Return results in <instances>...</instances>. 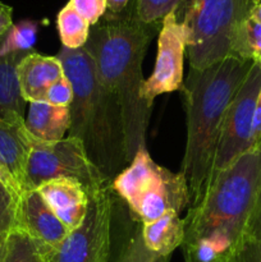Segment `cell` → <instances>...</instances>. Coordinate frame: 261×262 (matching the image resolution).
I'll return each mask as SVG.
<instances>
[{"label":"cell","instance_id":"2e32d148","mask_svg":"<svg viewBox=\"0 0 261 262\" xmlns=\"http://www.w3.org/2000/svg\"><path fill=\"white\" fill-rule=\"evenodd\" d=\"M142 239L148 251L158 256L170 257L184 241V219L179 212L169 211L158 220L141 225Z\"/></svg>","mask_w":261,"mask_h":262},{"label":"cell","instance_id":"3957f363","mask_svg":"<svg viewBox=\"0 0 261 262\" xmlns=\"http://www.w3.org/2000/svg\"><path fill=\"white\" fill-rule=\"evenodd\" d=\"M252 66L229 56L202 71L189 68L183 81L187 141L181 174L189 192V207L196 206L206 191L225 113Z\"/></svg>","mask_w":261,"mask_h":262},{"label":"cell","instance_id":"5b68a950","mask_svg":"<svg viewBox=\"0 0 261 262\" xmlns=\"http://www.w3.org/2000/svg\"><path fill=\"white\" fill-rule=\"evenodd\" d=\"M252 5V0H183L177 17L186 33L189 68L202 71L233 56L234 35Z\"/></svg>","mask_w":261,"mask_h":262},{"label":"cell","instance_id":"9a60e30c","mask_svg":"<svg viewBox=\"0 0 261 262\" xmlns=\"http://www.w3.org/2000/svg\"><path fill=\"white\" fill-rule=\"evenodd\" d=\"M26 127L32 137L44 142H58L71 128L69 107L54 106L45 101L30 102Z\"/></svg>","mask_w":261,"mask_h":262},{"label":"cell","instance_id":"44dd1931","mask_svg":"<svg viewBox=\"0 0 261 262\" xmlns=\"http://www.w3.org/2000/svg\"><path fill=\"white\" fill-rule=\"evenodd\" d=\"M170 257L158 256L147 250L142 239L141 225L136 227L110 255L109 262H169Z\"/></svg>","mask_w":261,"mask_h":262},{"label":"cell","instance_id":"836d02e7","mask_svg":"<svg viewBox=\"0 0 261 262\" xmlns=\"http://www.w3.org/2000/svg\"><path fill=\"white\" fill-rule=\"evenodd\" d=\"M258 2H261V0H252L253 4H256V3H258Z\"/></svg>","mask_w":261,"mask_h":262},{"label":"cell","instance_id":"ba28073f","mask_svg":"<svg viewBox=\"0 0 261 262\" xmlns=\"http://www.w3.org/2000/svg\"><path fill=\"white\" fill-rule=\"evenodd\" d=\"M113 201L110 186L90 196L82 224L42 258L45 262H109L112 255Z\"/></svg>","mask_w":261,"mask_h":262},{"label":"cell","instance_id":"484cf974","mask_svg":"<svg viewBox=\"0 0 261 262\" xmlns=\"http://www.w3.org/2000/svg\"><path fill=\"white\" fill-rule=\"evenodd\" d=\"M44 101L54 106L69 107L73 101V87L64 74L59 81H56L46 92Z\"/></svg>","mask_w":261,"mask_h":262},{"label":"cell","instance_id":"8fae6325","mask_svg":"<svg viewBox=\"0 0 261 262\" xmlns=\"http://www.w3.org/2000/svg\"><path fill=\"white\" fill-rule=\"evenodd\" d=\"M37 246L41 257L59 247L71 230L49 207L38 191H27L19 200V228Z\"/></svg>","mask_w":261,"mask_h":262},{"label":"cell","instance_id":"cb8c5ba5","mask_svg":"<svg viewBox=\"0 0 261 262\" xmlns=\"http://www.w3.org/2000/svg\"><path fill=\"white\" fill-rule=\"evenodd\" d=\"M183 0H136V15L143 23H159L169 13L177 12Z\"/></svg>","mask_w":261,"mask_h":262},{"label":"cell","instance_id":"4fadbf2b","mask_svg":"<svg viewBox=\"0 0 261 262\" xmlns=\"http://www.w3.org/2000/svg\"><path fill=\"white\" fill-rule=\"evenodd\" d=\"M64 76V68L58 56L28 53L17 67L20 95L26 102L44 101L48 90Z\"/></svg>","mask_w":261,"mask_h":262},{"label":"cell","instance_id":"f546056e","mask_svg":"<svg viewBox=\"0 0 261 262\" xmlns=\"http://www.w3.org/2000/svg\"><path fill=\"white\" fill-rule=\"evenodd\" d=\"M13 26V8L0 2V36Z\"/></svg>","mask_w":261,"mask_h":262},{"label":"cell","instance_id":"6da1fadb","mask_svg":"<svg viewBox=\"0 0 261 262\" xmlns=\"http://www.w3.org/2000/svg\"><path fill=\"white\" fill-rule=\"evenodd\" d=\"M161 22L143 23L136 9L127 14H109L92 26L83 46L91 55L102 86L113 95L120 110L125 163L146 147L153 105L142 97V63Z\"/></svg>","mask_w":261,"mask_h":262},{"label":"cell","instance_id":"8992f818","mask_svg":"<svg viewBox=\"0 0 261 262\" xmlns=\"http://www.w3.org/2000/svg\"><path fill=\"white\" fill-rule=\"evenodd\" d=\"M141 224H148L169 211L181 212L191 205L186 181L154 161L147 148H141L110 183Z\"/></svg>","mask_w":261,"mask_h":262},{"label":"cell","instance_id":"1f68e13d","mask_svg":"<svg viewBox=\"0 0 261 262\" xmlns=\"http://www.w3.org/2000/svg\"><path fill=\"white\" fill-rule=\"evenodd\" d=\"M130 0H106L109 14H120L127 9Z\"/></svg>","mask_w":261,"mask_h":262},{"label":"cell","instance_id":"5bb4252c","mask_svg":"<svg viewBox=\"0 0 261 262\" xmlns=\"http://www.w3.org/2000/svg\"><path fill=\"white\" fill-rule=\"evenodd\" d=\"M31 142L32 136L26 127L25 118H4L0 115V164L12 174L22 194L25 193Z\"/></svg>","mask_w":261,"mask_h":262},{"label":"cell","instance_id":"7402d4cb","mask_svg":"<svg viewBox=\"0 0 261 262\" xmlns=\"http://www.w3.org/2000/svg\"><path fill=\"white\" fill-rule=\"evenodd\" d=\"M3 262H40V253L30 235L15 229L8 235Z\"/></svg>","mask_w":261,"mask_h":262},{"label":"cell","instance_id":"d6a6232c","mask_svg":"<svg viewBox=\"0 0 261 262\" xmlns=\"http://www.w3.org/2000/svg\"><path fill=\"white\" fill-rule=\"evenodd\" d=\"M250 17L252 18V19H255L256 22L261 23V2L252 5V8H251L250 10Z\"/></svg>","mask_w":261,"mask_h":262},{"label":"cell","instance_id":"4dcf8cb0","mask_svg":"<svg viewBox=\"0 0 261 262\" xmlns=\"http://www.w3.org/2000/svg\"><path fill=\"white\" fill-rule=\"evenodd\" d=\"M0 182H2L5 187H8L10 191L14 192L17 196H22V191H20L19 186H18V183L15 182V179L13 178L12 174H10L2 164H0Z\"/></svg>","mask_w":261,"mask_h":262},{"label":"cell","instance_id":"d4e9b609","mask_svg":"<svg viewBox=\"0 0 261 262\" xmlns=\"http://www.w3.org/2000/svg\"><path fill=\"white\" fill-rule=\"evenodd\" d=\"M69 4L79 15L89 22V25L95 26L106 14V0H69Z\"/></svg>","mask_w":261,"mask_h":262},{"label":"cell","instance_id":"277c9868","mask_svg":"<svg viewBox=\"0 0 261 262\" xmlns=\"http://www.w3.org/2000/svg\"><path fill=\"white\" fill-rule=\"evenodd\" d=\"M56 56L73 87L69 136L82 141L92 163L112 183L128 165L119 106L102 86L94 60L84 48H61Z\"/></svg>","mask_w":261,"mask_h":262},{"label":"cell","instance_id":"ac0fdd59","mask_svg":"<svg viewBox=\"0 0 261 262\" xmlns=\"http://www.w3.org/2000/svg\"><path fill=\"white\" fill-rule=\"evenodd\" d=\"M56 28L63 48L77 50L86 45L91 26L67 3L56 15Z\"/></svg>","mask_w":261,"mask_h":262},{"label":"cell","instance_id":"603a6c76","mask_svg":"<svg viewBox=\"0 0 261 262\" xmlns=\"http://www.w3.org/2000/svg\"><path fill=\"white\" fill-rule=\"evenodd\" d=\"M19 200L0 182V245H5L8 235L19 228Z\"/></svg>","mask_w":261,"mask_h":262},{"label":"cell","instance_id":"83f0119b","mask_svg":"<svg viewBox=\"0 0 261 262\" xmlns=\"http://www.w3.org/2000/svg\"><path fill=\"white\" fill-rule=\"evenodd\" d=\"M246 238L261 243V189L246 227Z\"/></svg>","mask_w":261,"mask_h":262},{"label":"cell","instance_id":"9c48e42d","mask_svg":"<svg viewBox=\"0 0 261 262\" xmlns=\"http://www.w3.org/2000/svg\"><path fill=\"white\" fill-rule=\"evenodd\" d=\"M260 91L261 64L253 63L225 113L207 186L220 171L253 147V115Z\"/></svg>","mask_w":261,"mask_h":262},{"label":"cell","instance_id":"f1b7e54d","mask_svg":"<svg viewBox=\"0 0 261 262\" xmlns=\"http://www.w3.org/2000/svg\"><path fill=\"white\" fill-rule=\"evenodd\" d=\"M261 143V91L258 94L257 102L255 107V115H253L252 125V146L260 145Z\"/></svg>","mask_w":261,"mask_h":262},{"label":"cell","instance_id":"7c38bea8","mask_svg":"<svg viewBox=\"0 0 261 262\" xmlns=\"http://www.w3.org/2000/svg\"><path fill=\"white\" fill-rule=\"evenodd\" d=\"M36 191L71 232L82 224L89 209L90 196L79 182L68 178L51 179Z\"/></svg>","mask_w":261,"mask_h":262},{"label":"cell","instance_id":"52a82bcc","mask_svg":"<svg viewBox=\"0 0 261 262\" xmlns=\"http://www.w3.org/2000/svg\"><path fill=\"white\" fill-rule=\"evenodd\" d=\"M58 178L79 182L89 196L110 186V182L92 163L81 140L68 136L58 142H44L32 137L25 192L37 189L45 182Z\"/></svg>","mask_w":261,"mask_h":262},{"label":"cell","instance_id":"e575fe53","mask_svg":"<svg viewBox=\"0 0 261 262\" xmlns=\"http://www.w3.org/2000/svg\"><path fill=\"white\" fill-rule=\"evenodd\" d=\"M3 258H4V256H3V257H0V262H3Z\"/></svg>","mask_w":261,"mask_h":262},{"label":"cell","instance_id":"d590c367","mask_svg":"<svg viewBox=\"0 0 261 262\" xmlns=\"http://www.w3.org/2000/svg\"><path fill=\"white\" fill-rule=\"evenodd\" d=\"M40 262H45V261H44V260H42V258H41V257H40Z\"/></svg>","mask_w":261,"mask_h":262},{"label":"cell","instance_id":"e0dca14e","mask_svg":"<svg viewBox=\"0 0 261 262\" xmlns=\"http://www.w3.org/2000/svg\"><path fill=\"white\" fill-rule=\"evenodd\" d=\"M27 54L18 53L12 55H0V115L4 118H25L27 102L23 100L18 86L17 67Z\"/></svg>","mask_w":261,"mask_h":262},{"label":"cell","instance_id":"ffe728a7","mask_svg":"<svg viewBox=\"0 0 261 262\" xmlns=\"http://www.w3.org/2000/svg\"><path fill=\"white\" fill-rule=\"evenodd\" d=\"M38 27L40 23L32 19H23L18 23H13L12 27L2 36L0 55L33 51Z\"/></svg>","mask_w":261,"mask_h":262},{"label":"cell","instance_id":"4316f807","mask_svg":"<svg viewBox=\"0 0 261 262\" xmlns=\"http://www.w3.org/2000/svg\"><path fill=\"white\" fill-rule=\"evenodd\" d=\"M232 260L233 262H261V243L245 238Z\"/></svg>","mask_w":261,"mask_h":262},{"label":"cell","instance_id":"d6986e66","mask_svg":"<svg viewBox=\"0 0 261 262\" xmlns=\"http://www.w3.org/2000/svg\"><path fill=\"white\" fill-rule=\"evenodd\" d=\"M232 55L261 64V23L250 15L238 26L233 40Z\"/></svg>","mask_w":261,"mask_h":262},{"label":"cell","instance_id":"7a4b0ae2","mask_svg":"<svg viewBox=\"0 0 261 262\" xmlns=\"http://www.w3.org/2000/svg\"><path fill=\"white\" fill-rule=\"evenodd\" d=\"M261 189V143L220 171L184 217L186 262H228L246 238Z\"/></svg>","mask_w":261,"mask_h":262},{"label":"cell","instance_id":"30bf717a","mask_svg":"<svg viewBox=\"0 0 261 262\" xmlns=\"http://www.w3.org/2000/svg\"><path fill=\"white\" fill-rule=\"evenodd\" d=\"M186 33L177 12L163 18L158 36V53L153 74L145 79L142 97L147 104L164 94L178 91L183 84Z\"/></svg>","mask_w":261,"mask_h":262}]
</instances>
